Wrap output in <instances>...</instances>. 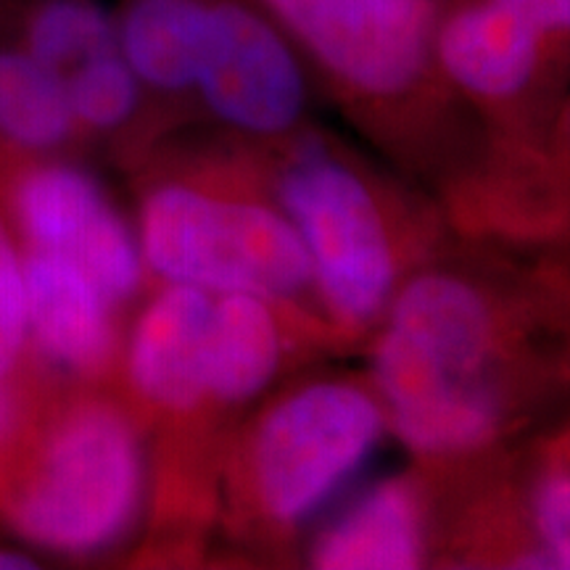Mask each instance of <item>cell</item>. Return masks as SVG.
I'll use <instances>...</instances> for the list:
<instances>
[{
	"label": "cell",
	"mask_w": 570,
	"mask_h": 570,
	"mask_svg": "<svg viewBox=\"0 0 570 570\" xmlns=\"http://www.w3.org/2000/svg\"><path fill=\"white\" fill-rule=\"evenodd\" d=\"M146 487V449L130 412L56 386L0 468V523L40 550L92 558L132 531Z\"/></svg>",
	"instance_id": "6da1fadb"
},
{
	"label": "cell",
	"mask_w": 570,
	"mask_h": 570,
	"mask_svg": "<svg viewBox=\"0 0 570 570\" xmlns=\"http://www.w3.org/2000/svg\"><path fill=\"white\" fill-rule=\"evenodd\" d=\"M491 360L494 315L473 283L428 273L404 285L373 354L383 415L399 441L425 458L489 444L508 420Z\"/></svg>",
	"instance_id": "7a4b0ae2"
},
{
	"label": "cell",
	"mask_w": 570,
	"mask_h": 570,
	"mask_svg": "<svg viewBox=\"0 0 570 570\" xmlns=\"http://www.w3.org/2000/svg\"><path fill=\"white\" fill-rule=\"evenodd\" d=\"M135 233L142 262L164 283L267 302L312 283L309 259L283 212L190 180L151 185Z\"/></svg>",
	"instance_id": "3957f363"
},
{
	"label": "cell",
	"mask_w": 570,
	"mask_h": 570,
	"mask_svg": "<svg viewBox=\"0 0 570 570\" xmlns=\"http://www.w3.org/2000/svg\"><path fill=\"white\" fill-rule=\"evenodd\" d=\"M383 407L352 383H315L259 420L246 449V487L256 510L298 525L331 502L375 452Z\"/></svg>",
	"instance_id": "277c9868"
},
{
	"label": "cell",
	"mask_w": 570,
	"mask_h": 570,
	"mask_svg": "<svg viewBox=\"0 0 570 570\" xmlns=\"http://www.w3.org/2000/svg\"><path fill=\"white\" fill-rule=\"evenodd\" d=\"M336 88L365 104L407 101L439 75L444 0H256ZM441 77V75H439Z\"/></svg>",
	"instance_id": "5b68a950"
},
{
	"label": "cell",
	"mask_w": 570,
	"mask_h": 570,
	"mask_svg": "<svg viewBox=\"0 0 570 570\" xmlns=\"http://www.w3.org/2000/svg\"><path fill=\"white\" fill-rule=\"evenodd\" d=\"M0 214L19 248L69 259L117 306L140 291L138 233L101 180L67 154L0 148Z\"/></svg>",
	"instance_id": "8992f818"
},
{
	"label": "cell",
	"mask_w": 570,
	"mask_h": 570,
	"mask_svg": "<svg viewBox=\"0 0 570 570\" xmlns=\"http://www.w3.org/2000/svg\"><path fill=\"white\" fill-rule=\"evenodd\" d=\"M281 206L302 240L327 309L344 325L373 320L394 288V248L375 196L352 167L304 146L281 177Z\"/></svg>",
	"instance_id": "52a82bcc"
},
{
	"label": "cell",
	"mask_w": 570,
	"mask_h": 570,
	"mask_svg": "<svg viewBox=\"0 0 570 570\" xmlns=\"http://www.w3.org/2000/svg\"><path fill=\"white\" fill-rule=\"evenodd\" d=\"M194 96L246 135H283L306 109L302 53L256 0H209Z\"/></svg>",
	"instance_id": "ba28073f"
},
{
	"label": "cell",
	"mask_w": 570,
	"mask_h": 570,
	"mask_svg": "<svg viewBox=\"0 0 570 570\" xmlns=\"http://www.w3.org/2000/svg\"><path fill=\"white\" fill-rule=\"evenodd\" d=\"M439 75L475 101L541 106L554 119L570 98V35L502 0L449 6L433 40Z\"/></svg>",
	"instance_id": "9c48e42d"
},
{
	"label": "cell",
	"mask_w": 570,
	"mask_h": 570,
	"mask_svg": "<svg viewBox=\"0 0 570 570\" xmlns=\"http://www.w3.org/2000/svg\"><path fill=\"white\" fill-rule=\"evenodd\" d=\"M19 252L32 365L61 386L101 381L119 354V306L69 259Z\"/></svg>",
	"instance_id": "30bf717a"
},
{
	"label": "cell",
	"mask_w": 570,
	"mask_h": 570,
	"mask_svg": "<svg viewBox=\"0 0 570 570\" xmlns=\"http://www.w3.org/2000/svg\"><path fill=\"white\" fill-rule=\"evenodd\" d=\"M214 294L167 283L140 309L125 346L132 396L164 417H194L209 407L204 389V344Z\"/></svg>",
	"instance_id": "8fae6325"
},
{
	"label": "cell",
	"mask_w": 570,
	"mask_h": 570,
	"mask_svg": "<svg viewBox=\"0 0 570 570\" xmlns=\"http://www.w3.org/2000/svg\"><path fill=\"white\" fill-rule=\"evenodd\" d=\"M323 570H407L425 560V518L415 487L389 479L367 489L312 544Z\"/></svg>",
	"instance_id": "7c38bea8"
},
{
	"label": "cell",
	"mask_w": 570,
	"mask_h": 570,
	"mask_svg": "<svg viewBox=\"0 0 570 570\" xmlns=\"http://www.w3.org/2000/svg\"><path fill=\"white\" fill-rule=\"evenodd\" d=\"M283 338L269 302L254 294H214L204 344L206 402L230 407L273 381Z\"/></svg>",
	"instance_id": "4fadbf2b"
},
{
	"label": "cell",
	"mask_w": 570,
	"mask_h": 570,
	"mask_svg": "<svg viewBox=\"0 0 570 570\" xmlns=\"http://www.w3.org/2000/svg\"><path fill=\"white\" fill-rule=\"evenodd\" d=\"M80 140L61 77L42 67L0 24V148L69 154Z\"/></svg>",
	"instance_id": "5bb4252c"
},
{
	"label": "cell",
	"mask_w": 570,
	"mask_h": 570,
	"mask_svg": "<svg viewBox=\"0 0 570 570\" xmlns=\"http://www.w3.org/2000/svg\"><path fill=\"white\" fill-rule=\"evenodd\" d=\"M0 24L61 80L119 48L117 17L101 0H0Z\"/></svg>",
	"instance_id": "9a60e30c"
},
{
	"label": "cell",
	"mask_w": 570,
	"mask_h": 570,
	"mask_svg": "<svg viewBox=\"0 0 570 570\" xmlns=\"http://www.w3.org/2000/svg\"><path fill=\"white\" fill-rule=\"evenodd\" d=\"M61 82L82 140L125 132L148 101V90L127 63L122 48L85 61Z\"/></svg>",
	"instance_id": "2e32d148"
},
{
	"label": "cell",
	"mask_w": 570,
	"mask_h": 570,
	"mask_svg": "<svg viewBox=\"0 0 570 570\" xmlns=\"http://www.w3.org/2000/svg\"><path fill=\"white\" fill-rule=\"evenodd\" d=\"M30 365L21 252L0 214V381Z\"/></svg>",
	"instance_id": "e0dca14e"
},
{
	"label": "cell",
	"mask_w": 570,
	"mask_h": 570,
	"mask_svg": "<svg viewBox=\"0 0 570 570\" xmlns=\"http://www.w3.org/2000/svg\"><path fill=\"white\" fill-rule=\"evenodd\" d=\"M56 386H61V383L51 381L42 370L35 367L32 360L21 373L0 381V468L6 465L13 446L19 444L21 433L32 423L42 399Z\"/></svg>",
	"instance_id": "ac0fdd59"
},
{
	"label": "cell",
	"mask_w": 570,
	"mask_h": 570,
	"mask_svg": "<svg viewBox=\"0 0 570 570\" xmlns=\"http://www.w3.org/2000/svg\"><path fill=\"white\" fill-rule=\"evenodd\" d=\"M552 154H554V185H558L560 227L570 238V98L560 106L550 122Z\"/></svg>",
	"instance_id": "d6986e66"
},
{
	"label": "cell",
	"mask_w": 570,
	"mask_h": 570,
	"mask_svg": "<svg viewBox=\"0 0 570 570\" xmlns=\"http://www.w3.org/2000/svg\"><path fill=\"white\" fill-rule=\"evenodd\" d=\"M19 568H38V562H32V558H27L24 552L0 547V570H19Z\"/></svg>",
	"instance_id": "ffe728a7"
}]
</instances>
